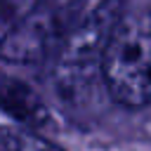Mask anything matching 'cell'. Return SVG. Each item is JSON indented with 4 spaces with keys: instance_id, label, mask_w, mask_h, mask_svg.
Masks as SVG:
<instances>
[{
    "instance_id": "cell-1",
    "label": "cell",
    "mask_w": 151,
    "mask_h": 151,
    "mask_svg": "<svg viewBox=\"0 0 151 151\" xmlns=\"http://www.w3.org/2000/svg\"><path fill=\"white\" fill-rule=\"evenodd\" d=\"M120 17L123 0H97L80 19L73 21L54 61V83L64 99L87 94L97 76H101L104 54Z\"/></svg>"
},
{
    "instance_id": "cell-2",
    "label": "cell",
    "mask_w": 151,
    "mask_h": 151,
    "mask_svg": "<svg viewBox=\"0 0 151 151\" xmlns=\"http://www.w3.org/2000/svg\"><path fill=\"white\" fill-rule=\"evenodd\" d=\"M101 78L113 101L139 109L151 101V17L123 14L109 40Z\"/></svg>"
},
{
    "instance_id": "cell-3",
    "label": "cell",
    "mask_w": 151,
    "mask_h": 151,
    "mask_svg": "<svg viewBox=\"0 0 151 151\" xmlns=\"http://www.w3.org/2000/svg\"><path fill=\"white\" fill-rule=\"evenodd\" d=\"M76 0H45L0 38V59L12 64H33L59 50L76 14Z\"/></svg>"
},
{
    "instance_id": "cell-4",
    "label": "cell",
    "mask_w": 151,
    "mask_h": 151,
    "mask_svg": "<svg viewBox=\"0 0 151 151\" xmlns=\"http://www.w3.org/2000/svg\"><path fill=\"white\" fill-rule=\"evenodd\" d=\"M0 109L28 127H40L47 120V109L38 94L17 80L0 83Z\"/></svg>"
},
{
    "instance_id": "cell-5",
    "label": "cell",
    "mask_w": 151,
    "mask_h": 151,
    "mask_svg": "<svg viewBox=\"0 0 151 151\" xmlns=\"http://www.w3.org/2000/svg\"><path fill=\"white\" fill-rule=\"evenodd\" d=\"M0 151H66L28 127L0 125Z\"/></svg>"
},
{
    "instance_id": "cell-6",
    "label": "cell",
    "mask_w": 151,
    "mask_h": 151,
    "mask_svg": "<svg viewBox=\"0 0 151 151\" xmlns=\"http://www.w3.org/2000/svg\"><path fill=\"white\" fill-rule=\"evenodd\" d=\"M45 0H0V38Z\"/></svg>"
}]
</instances>
